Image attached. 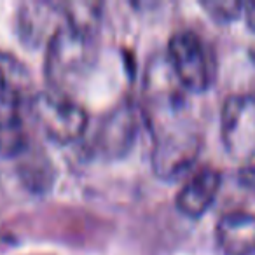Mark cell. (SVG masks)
Instances as JSON below:
<instances>
[{
  "mask_svg": "<svg viewBox=\"0 0 255 255\" xmlns=\"http://www.w3.org/2000/svg\"><path fill=\"white\" fill-rule=\"evenodd\" d=\"M95 58L93 33L65 21L47 40L46 77L51 89L68 95L86 77Z\"/></svg>",
  "mask_w": 255,
  "mask_h": 255,
  "instance_id": "6da1fadb",
  "label": "cell"
},
{
  "mask_svg": "<svg viewBox=\"0 0 255 255\" xmlns=\"http://www.w3.org/2000/svg\"><path fill=\"white\" fill-rule=\"evenodd\" d=\"M32 114L47 138L56 143H72L84 135L88 114L70 95L42 91L33 96Z\"/></svg>",
  "mask_w": 255,
  "mask_h": 255,
  "instance_id": "7a4b0ae2",
  "label": "cell"
},
{
  "mask_svg": "<svg viewBox=\"0 0 255 255\" xmlns=\"http://www.w3.org/2000/svg\"><path fill=\"white\" fill-rule=\"evenodd\" d=\"M26 88V68L14 56L0 53V149L16 152L23 147L19 107Z\"/></svg>",
  "mask_w": 255,
  "mask_h": 255,
  "instance_id": "3957f363",
  "label": "cell"
},
{
  "mask_svg": "<svg viewBox=\"0 0 255 255\" xmlns=\"http://www.w3.org/2000/svg\"><path fill=\"white\" fill-rule=\"evenodd\" d=\"M168 63L178 84L191 93H203L212 86V63L201 37L180 30L168 42Z\"/></svg>",
  "mask_w": 255,
  "mask_h": 255,
  "instance_id": "277c9868",
  "label": "cell"
},
{
  "mask_svg": "<svg viewBox=\"0 0 255 255\" xmlns=\"http://www.w3.org/2000/svg\"><path fill=\"white\" fill-rule=\"evenodd\" d=\"M199 152V136L194 128L175 121L161 124L154 142L152 164L157 177L171 180L192 166Z\"/></svg>",
  "mask_w": 255,
  "mask_h": 255,
  "instance_id": "5b68a950",
  "label": "cell"
},
{
  "mask_svg": "<svg viewBox=\"0 0 255 255\" xmlns=\"http://www.w3.org/2000/svg\"><path fill=\"white\" fill-rule=\"evenodd\" d=\"M220 133L227 154L248 161L255 154V96L236 95L226 100L220 114Z\"/></svg>",
  "mask_w": 255,
  "mask_h": 255,
  "instance_id": "8992f818",
  "label": "cell"
},
{
  "mask_svg": "<svg viewBox=\"0 0 255 255\" xmlns=\"http://www.w3.org/2000/svg\"><path fill=\"white\" fill-rule=\"evenodd\" d=\"M222 185V177L213 168H203L194 173L180 187L175 199V206L184 217L199 219L215 203Z\"/></svg>",
  "mask_w": 255,
  "mask_h": 255,
  "instance_id": "52a82bcc",
  "label": "cell"
},
{
  "mask_svg": "<svg viewBox=\"0 0 255 255\" xmlns=\"http://www.w3.org/2000/svg\"><path fill=\"white\" fill-rule=\"evenodd\" d=\"M215 238L224 255H255V215L241 210L226 213L217 224Z\"/></svg>",
  "mask_w": 255,
  "mask_h": 255,
  "instance_id": "ba28073f",
  "label": "cell"
},
{
  "mask_svg": "<svg viewBox=\"0 0 255 255\" xmlns=\"http://www.w3.org/2000/svg\"><path fill=\"white\" fill-rule=\"evenodd\" d=\"M100 145L109 156H123L136 135V114L131 107H121L102 124Z\"/></svg>",
  "mask_w": 255,
  "mask_h": 255,
  "instance_id": "9c48e42d",
  "label": "cell"
},
{
  "mask_svg": "<svg viewBox=\"0 0 255 255\" xmlns=\"http://www.w3.org/2000/svg\"><path fill=\"white\" fill-rule=\"evenodd\" d=\"M54 5L28 4L19 12V32L28 42H39L46 30L49 28V19L53 18Z\"/></svg>",
  "mask_w": 255,
  "mask_h": 255,
  "instance_id": "30bf717a",
  "label": "cell"
},
{
  "mask_svg": "<svg viewBox=\"0 0 255 255\" xmlns=\"http://www.w3.org/2000/svg\"><path fill=\"white\" fill-rule=\"evenodd\" d=\"M203 9L215 21L231 23L241 16L243 4L241 2H234V0H212V2H203Z\"/></svg>",
  "mask_w": 255,
  "mask_h": 255,
  "instance_id": "8fae6325",
  "label": "cell"
},
{
  "mask_svg": "<svg viewBox=\"0 0 255 255\" xmlns=\"http://www.w3.org/2000/svg\"><path fill=\"white\" fill-rule=\"evenodd\" d=\"M240 184L255 194V166H245L240 171Z\"/></svg>",
  "mask_w": 255,
  "mask_h": 255,
  "instance_id": "7c38bea8",
  "label": "cell"
},
{
  "mask_svg": "<svg viewBox=\"0 0 255 255\" xmlns=\"http://www.w3.org/2000/svg\"><path fill=\"white\" fill-rule=\"evenodd\" d=\"M243 16L247 21L248 28L255 33V2H247L243 4Z\"/></svg>",
  "mask_w": 255,
  "mask_h": 255,
  "instance_id": "4fadbf2b",
  "label": "cell"
}]
</instances>
